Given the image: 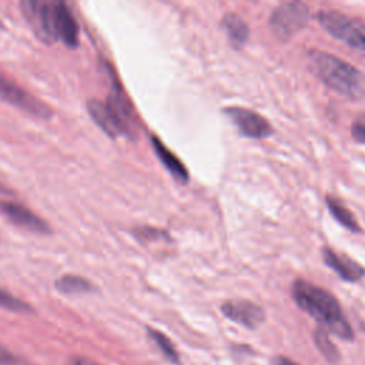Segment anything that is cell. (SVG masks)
Masks as SVG:
<instances>
[{"label": "cell", "mask_w": 365, "mask_h": 365, "mask_svg": "<svg viewBox=\"0 0 365 365\" xmlns=\"http://www.w3.org/2000/svg\"><path fill=\"white\" fill-rule=\"evenodd\" d=\"M0 27H1V24H0Z\"/></svg>", "instance_id": "d4e9b609"}, {"label": "cell", "mask_w": 365, "mask_h": 365, "mask_svg": "<svg viewBox=\"0 0 365 365\" xmlns=\"http://www.w3.org/2000/svg\"><path fill=\"white\" fill-rule=\"evenodd\" d=\"M315 342H317L318 348L322 351V354H324L329 361H331V359L334 361V359L338 358V352H336L335 346L332 345V342L329 341L328 334H327L325 329L319 328V329L315 331Z\"/></svg>", "instance_id": "d6986e66"}, {"label": "cell", "mask_w": 365, "mask_h": 365, "mask_svg": "<svg viewBox=\"0 0 365 365\" xmlns=\"http://www.w3.org/2000/svg\"><path fill=\"white\" fill-rule=\"evenodd\" d=\"M54 36L67 47L78 44V24L64 1H54Z\"/></svg>", "instance_id": "30bf717a"}, {"label": "cell", "mask_w": 365, "mask_h": 365, "mask_svg": "<svg viewBox=\"0 0 365 365\" xmlns=\"http://www.w3.org/2000/svg\"><path fill=\"white\" fill-rule=\"evenodd\" d=\"M309 20V9L302 1H287L275 7L269 17V27L281 41L289 40L302 30Z\"/></svg>", "instance_id": "3957f363"}, {"label": "cell", "mask_w": 365, "mask_h": 365, "mask_svg": "<svg viewBox=\"0 0 365 365\" xmlns=\"http://www.w3.org/2000/svg\"><path fill=\"white\" fill-rule=\"evenodd\" d=\"M0 98L26 113H30L31 115L40 118L51 117V108L47 104L3 76H0Z\"/></svg>", "instance_id": "8992f818"}, {"label": "cell", "mask_w": 365, "mask_h": 365, "mask_svg": "<svg viewBox=\"0 0 365 365\" xmlns=\"http://www.w3.org/2000/svg\"><path fill=\"white\" fill-rule=\"evenodd\" d=\"M0 211L9 221L29 231L40 234L50 232V227L47 225V222L21 204L11 201H0Z\"/></svg>", "instance_id": "9c48e42d"}, {"label": "cell", "mask_w": 365, "mask_h": 365, "mask_svg": "<svg viewBox=\"0 0 365 365\" xmlns=\"http://www.w3.org/2000/svg\"><path fill=\"white\" fill-rule=\"evenodd\" d=\"M17 364H19V358L6 346L0 345V365H17Z\"/></svg>", "instance_id": "44dd1931"}, {"label": "cell", "mask_w": 365, "mask_h": 365, "mask_svg": "<svg viewBox=\"0 0 365 365\" xmlns=\"http://www.w3.org/2000/svg\"><path fill=\"white\" fill-rule=\"evenodd\" d=\"M224 113L231 118L238 131L250 138H265L272 134V127L261 114L244 107H227Z\"/></svg>", "instance_id": "52a82bcc"}, {"label": "cell", "mask_w": 365, "mask_h": 365, "mask_svg": "<svg viewBox=\"0 0 365 365\" xmlns=\"http://www.w3.org/2000/svg\"><path fill=\"white\" fill-rule=\"evenodd\" d=\"M317 19L331 36L354 48L365 51V24L359 20L335 10L319 11Z\"/></svg>", "instance_id": "277c9868"}, {"label": "cell", "mask_w": 365, "mask_h": 365, "mask_svg": "<svg viewBox=\"0 0 365 365\" xmlns=\"http://www.w3.org/2000/svg\"><path fill=\"white\" fill-rule=\"evenodd\" d=\"M272 365H298V364L292 362V361H291V359H288V358H284V356H277V358H274V361H272Z\"/></svg>", "instance_id": "603a6c76"}, {"label": "cell", "mask_w": 365, "mask_h": 365, "mask_svg": "<svg viewBox=\"0 0 365 365\" xmlns=\"http://www.w3.org/2000/svg\"><path fill=\"white\" fill-rule=\"evenodd\" d=\"M0 192H3V194H7V192H9V190H7V188H4L3 185H0Z\"/></svg>", "instance_id": "cb8c5ba5"}, {"label": "cell", "mask_w": 365, "mask_h": 365, "mask_svg": "<svg viewBox=\"0 0 365 365\" xmlns=\"http://www.w3.org/2000/svg\"><path fill=\"white\" fill-rule=\"evenodd\" d=\"M151 144L154 147V151H155L157 157L160 158L163 165L170 171V174L175 180H178L181 182H187L190 175H188V171H187L185 165L180 161V158L173 151H170V148L165 147L158 137L153 135L151 137Z\"/></svg>", "instance_id": "4fadbf2b"}, {"label": "cell", "mask_w": 365, "mask_h": 365, "mask_svg": "<svg viewBox=\"0 0 365 365\" xmlns=\"http://www.w3.org/2000/svg\"><path fill=\"white\" fill-rule=\"evenodd\" d=\"M221 311L228 319L247 328H257L265 318L264 309L248 299L225 301L221 305Z\"/></svg>", "instance_id": "ba28073f"}, {"label": "cell", "mask_w": 365, "mask_h": 365, "mask_svg": "<svg viewBox=\"0 0 365 365\" xmlns=\"http://www.w3.org/2000/svg\"><path fill=\"white\" fill-rule=\"evenodd\" d=\"M308 57L311 70L331 90L351 100L365 96V74L356 67L319 50L308 51Z\"/></svg>", "instance_id": "7a4b0ae2"}, {"label": "cell", "mask_w": 365, "mask_h": 365, "mask_svg": "<svg viewBox=\"0 0 365 365\" xmlns=\"http://www.w3.org/2000/svg\"><path fill=\"white\" fill-rule=\"evenodd\" d=\"M68 365H100V364H96L93 361H90L88 358H80V356H76V358H71Z\"/></svg>", "instance_id": "7402d4cb"}, {"label": "cell", "mask_w": 365, "mask_h": 365, "mask_svg": "<svg viewBox=\"0 0 365 365\" xmlns=\"http://www.w3.org/2000/svg\"><path fill=\"white\" fill-rule=\"evenodd\" d=\"M292 298L297 305L308 312L328 332L342 338L352 339L354 331L342 314L336 298L327 289L314 285L305 279H295L292 284Z\"/></svg>", "instance_id": "6da1fadb"}, {"label": "cell", "mask_w": 365, "mask_h": 365, "mask_svg": "<svg viewBox=\"0 0 365 365\" xmlns=\"http://www.w3.org/2000/svg\"><path fill=\"white\" fill-rule=\"evenodd\" d=\"M88 113L91 115V118L96 121V124L111 138H117L120 135H124L128 138L124 127L121 125V123L117 120V117L114 115V113L110 110V107L107 106L106 101L101 100H96L91 98L87 104Z\"/></svg>", "instance_id": "7c38bea8"}, {"label": "cell", "mask_w": 365, "mask_h": 365, "mask_svg": "<svg viewBox=\"0 0 365 365\" xmlns=\"http://www.w3.org/2000/svg\"><path fill=\"white\" fill-rule=\"evenodd\" d=\"M327 201V205H328V210L329 212L334 215V218L342 224L344 227H346L348 230L351 231H355V232H359L361 231V227L359 224L356 222L354 214L348 210V207L338 198L332 197V195H327L325 198Z\"/></svg>", "instance_id": "2e32d148"}, {"label": "cell", "mask_w": 365, "mask_h": 365, "mask_svg": "<svg viewBox=\"0 0 365 365\" xmlns=\"http://www.w3.org/2000/svg\"><path fill=\"white\" fill-rule=\"evenodd\" d=\"M222 26L228 34V38L234 48H241L250 36V29L247 23L237 14L228 13L222 19Z\"/></svg>", "instance_id": "5bb4252c"}, {"label": "cell", "mask_w": 365, "mask_h": 365, "mask_svg": "<svg viewBox=\"0 0 365 365\" xmlns=\"http://www.w3.org/2000/svg\"><path fill=\"white\" fill-rule=\"evenodd\" d=\"M351 134H352V138H354L355 141L365 144V114H364V115H359V117L352 123Z\"/></svg>", "instance_id": "ffe728a7"}, {"label": "cell", "mask_w": 365, "mask_h": 365, "mask_svg": "<svg viewBox=\"0 0 365 365\" xmlns=\"http://www.w3.org/2000/svg\"><path fill=\"white\" fill-rule=\"evenodd\" d=\"M54 287L61 294H87L96 291V287L86 278L80 275H61L56 279Z\"/></svg>", "instance_id": "9a60e30c"}, {"label": "cell", "mask_w": 365, "mask_h": 365, "mask_svg": "<svg viewBox=\"0 0 365 365\" xmlns=\"http://www.w3.org/2000/svg\"><path fill=\"white\" fill-rule=\"evenodd\" d=\"M147 334L150 336V339L157 345V348L160 349V352L173 364H180V354L177 351V348L174 346V344L171 342V339L160 332L158 329L154 328H147Z\"/></svg>", "instance_id": "e0dca14e"}, {"label": "cell", "mask_w": 365, "mask_h": 365, "mask_svg": "<svg viewBox=\"0 0 365 365\" xmlns=\"http://www.w3.org/2000/svg\"><path fill=\"white\" fill-rule=\"evenodd\" d=\"M322 258H324V262L345 281L355 282L365 275V269L362 265H359L356 261L346 257L345 254L336 252L334 248L324 247Z\"/></svg>", "instance_id": "8fae6325"}, {"label": "cell", "mask_w": 365, "mask_h": 365, "mask_svg": "<svg viewBox=\"0 0 365 365\" xmlns=\"http://www.w3.org/2000/svg\"><path fill=\"white\" fill-rule=\"evenodd\" d=\"M0 307L14 312H33V308L30 304H27L20 298H16L10 292L4 291L3 288H0Z\"/></svg>", "instance_id": "ac0fdd59"}, {"label": "cell", "mask_w": 365, "mask_h": 365, "mask_svg": "<svg viewBox=\"0 0 365 365\" xmlns=\"http://www.w3.org/2000/svg\"><path fill=\"white\" fill-rule=\"evenodd\" d=\"M21 11L34 33L44 41H56L54 36V1L23 0Z\"/></svg>", "instance_id": "5b68a950"}]
</instances>
